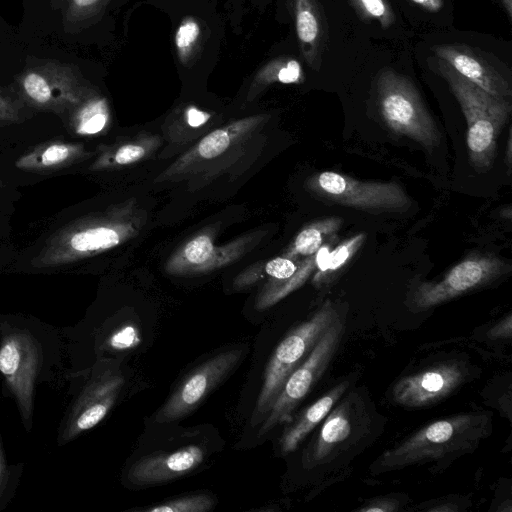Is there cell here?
<instances>
[{
	"label": "cell",
	"instance_id": "obj_1",
	"mask_svg": "<svg viewBox=\"0 0 512 512\" xmlns=\"http://www.w3.org/2000/svg\"><path fill=\"white\" fill-rule=\"evenodd\" d=\"M492 431V414L462 412L433 421L385 450L373 462V473L412 465L445 464L472 453Z\"/></svg>",
	"mask_w": 512,
	"mask_h": 512
},
{
	"label": "cell",
	"instance_id": "obj_2",
	"mask_svg": "<svg viewBox=\"0 0 512 512\" xmlns=\"http://www.w3.org/2000/svg\"><path fill=\"white\" fill-rule=\"evenodd\" d=\"M366 392L348 389L321 422L318 432L303 453L306 469L335 468L360 453L383 426Z\"/></svg>",
	"mask_w": 512,
	"mask_h": 512
},
{
	"label": "cell",
	"instance_id": "obj_3",
	"mask_svg": "<svg viewBox=\"0 0 512 512\" xmlns=\"http://www.w3.org/2000/svg\"><path fill=\"white\" fill-rule=\"evenodd\" d=\"M449 85L467 121V146L471 165L479 172L494 162L498 135L511 113L508 98L494 96L462 77L446 62H434Z\"/></svg>",
	"mask_w": 512,
	"mask_h": 512
},
{
	"label": "cell",
	"instance_id": "obj_4",
	"mask_svg": "<svg viewBox=\"0 0 512 512\" xmlns=\"http://www.w3.org/2000/svg\"><path fill=\"white\" fill-rule=\"evenodd\" d=\"M339 317L330 300L311 318L293 329L276 347L264 373V381L252 415V425L262 422L288 376L309 355L316 343Z\"/></svg>",
	"mask_w": 512,
	"mask_h": 512
},
{
	"label": "cell",
	"instance_id": "obj_5",
	"mask_svg": "<svg viewBox=\"0 0 512 512\" xmlns=\"http://www.w3.org/2000/svg\"><path fill=\"white\" fill-rule=\"evenodd\" d=\"M16 85L24 102L56 113L76 110L93 92L75 65L50 59L28 64Z\"/></svg>",
	"mask_w": 512,
	"mask_h": 512
},
{
	"label": "cell",
	"instance_id": "obj_6",
	"mask_svg": "<svg viewBox=\"0 0 512 512\" xmlns=\"http://www.w3.org/2000/svg\"><path fill=\"white\" fill-rule=\"evenodd\" d=\"M378 103L386 125L431 148L438 143L436 125L413 83L392 69H384L377 78Z\"/></svg>",
	"mask_w": 512,
	"mask_h": 512
},
{
	"label": "cell",
	"instance_id": "obj_7",
	"mask_svg": "<svg viewBox=\"0 0 512 512\" xmlns=\"http://www.w3.org/2000/svg\"><path fill=\"white\" fill-rule=\"evenodd\" d=\"M345 330L339 316L325 331L306 359L288 376L265 418L259 436L292 420V413L326 372Z\"/></svg>",
	"mask_w": 512,
	"mask_h": 512
},
{
	"label": "cell",
	"instance_id": "obj_8",
	"mask_svg": "<svg viewBox=\"0 0 512 512\" xmlns=\"http://www.w3.org/2000/svg\"><path fill=\"white\" fill-rule=\"evenodd\" d=\"M508 270V264L494 256L466 258L442 279L420 283L411 295L410 309L414 312L429 310L491 283Z\"/></svg>",
	"mask_w": 512,
	"mask_h": 512
},
{
	"label": "cell",
	"instance_id": "obj_9",
	"mask_svg": "<svg viewBox=\"0 0 512 512\" xmlns=\"http://www.w3.org/2000/svg\"><path fill=\"white\" fill-rule=\"evenodd\" d=\"M471 376L472 368L464 359L437 361L399 378L392 387L391 399L405 408L428 407L451 396Z\"/></svg>",
	"mask_w": 512,
	"mask_h": 512
},
{
	"label": "cell",
	"instance_id": "obj_10",
	"mask_svg": "<svg viewBox=\"0 0 512 512\" xmlns=\"http://www.w3.org/2000/svg\"><path fill=\"white\" fill-rule=\"evenodd\" d=\"M314 189L331 202L368 210H399L410 199L395 182L360 181L349 176L324 171L314 178Z\"/></svg>",
	"mask_w": 512,
	"mask_h": 512
},
{
	"label": "cell",
	"instance_id": "obj_11",
	"mask_svg": "<svg viewBox=\"0 0 512 512\" xmlns=\"http://www.w3.org/2000/svg\"><path fill=\"white\" fill-rule=\"evenodd\" d=\"M242 356V349H232L218 353L200 364L178 385L154 415V420L157 423H168L191 413L236 368Z\"/></svg>",
	"mask_w": 512,
	"mask_h": 512
},
{
	"label": "cell",
	"instance_id": "obj_12",
	"mask_svg": "<svg viewBox=\"0 0 512 512\" xmlns=\"http://www.w3.org/2000/svg\"><path fill=\"white\" fill-rule=\"evenodd\" d=\"M431 50L438 59L486 92L498 97H511L508 80L480 52L465 44L434 45Z\"/></svg>",
	"mask_w": 512,
	"mask_h": 512
},
{
	"label": "cell",
	"instance_id": "obj_13",
	"mask_svg": "<svg viewBox=\"0 0 512 512\" xmlns=\"http://www.w3.org/2000/svg\"><path fill=\"white\" fill-rule=\"evenodd\" d=\"M204 450L189 445L172 452L149 455L136 462L128 478L135 484H154L168 481L197 468L204 460Z\"/></svg>",
	"mask_w": 512,
	"mask_h": 512
},
{
	"label": "cell",
	"instance_id": "obj_14",
	"mask_svg": "<svg viewBox=\"0 0 512 512\" xmlns=\"http://www.w3.org/2000/svg\"><path fill=\"white\" fill-rule=\"evenodd\" d=\"M299 49L306 64L315 71L321 68L328 42V27L318 0H291Z\"/></svg>",
	"mask_w": 512,
	"mask_h": 512
},
{
	"label": "cell",
	"instance_id": "obj_15",
	"mask_svg": "<svg viewBox=\"0 0 512 512\" xmlns=\"http://www.w3.org/2000/svg\"><path fill=\"white\" fill-rule=\"evenodd\" d=\"M349 388V380L341 381L302 410L293 421H289L280 438L281 452L288 454L295 451L306 436L324 420Z\"/></svg>",
	"mask_w": 512,
	"mask_h": 512
},
{
	"label": "cell",
	"instance_id": "obj_16",
	"mask_svg": "<svg viewBox=\"0 0 512 512\" xmlns=\"http://www.w3.org/2000/svg\"><path fill=\"white\" fill-rule=\"evenodd\" d=\"M79 152L73 144L55 142L37 148L19 158L16 166L22 170L47 171L68 164Z\"/></svg>",
	"mask_w": 512,
	"mask_h": 512
},
{
	"label": "cell",
	"instance_id": "obj_17",
	"mask_svg": "<svg viewBox=\"0 0 512 512\" xmlns=\"http://www.w3.org/2000/svg\"><path fill=\"white\" fill-rule=\"evenodd\" d=\"M119 242V236L116 231L108 227H95L80 230L69 237L66 236L58 252L57 260L64 261L70 254H79L107 249L115 246Z\"/></svg>",
	"mask_w": 512,
	"mask_h": 512
},
{
	"label": "cell",
	"instance_id": "obj_18",
	"mask_svg": "<svg viewBox=\"0 0 512 512\" xmlns=\"http://www.w3.org/2000/svg\"><path fill=\"white\" fill-rule=\"evenodd\" d=\"M109 0H52L60 11L63 27L67 32L81 30L97 21Z\"/></svg>",
	"mask_w": 512,
	"mask_h": 512
},
{
	"label": "cell",
	"instance_id": "obj_19",
	"mask_svg": "<svg viewBox=\"0 0 512 512\" xmlns=\"http://www.w3.org/2000/svg\"><path fill=\"white\" fill-rule=\"evenodd\" d=\"M203 29L199 20L193 16L185 17L178 26L174 44L179 61L191 66L200 53L203 43Z\"/></svg>",
	"mask_w": 512,
	"mask_h": 512
},
{
	"label": "cell",
	"instance_id": "obj_20",
	"mask_svg": "<svg viewBox=\"0 0 512 512\" xmlns=\"http://www.w3.org/2000/svg\"><path fill=\"white\" fill-rule=\"evenodd\" d=\"M342 219L324 218L304 228L295 238L294 252L302 256L314 254L330 237L340 229Z\"/></svg>",
	"mask_w": 512,
	"mask_h": 512
},
{
	"label": "cell",
	"instance_id": "obj_21",
	"mask_svg": "<svg viewBox=\"0 0 512 512\" xmlns=\"http://www.w3.org/2000/svg\"><path fill=\"white\" fill-rule=\"evenodd\" d=\"M305 79L300 62L290 56H280L265 64L255 77V85H267L272 82L298 84Z\"/></svg>",
	"mask_w": 512,
	"mask_h": 512
},
{
	"label": "cell",
	"instance_id": "obj_22",
	"mask_svg": "<svg viewBox=\"0 0 512 512\" xmlns=\"http://www.w3.org/2000/svg\"><path fill=\"white\" fill-rule=\"evenodd\" d=\"M365 239L364 233H358L330 250L318 267L314 282L320 284L333 277L355 255Z\"/></svg>",
	"mask_w": 512,
	"mask_h": 512
},
{
	"label": "cell",
	"instance_id": "obj_23",
	"mask_svg": "<svg viewBox=\"0 0 512 512\" xmlns=\"http://www.w3.org/2000/svg\"><path fill=\"white\" fill-rule=\"evenodd\" d=\"M75 116V128L79 134H95L101 131L107 121L105 104L102 100L88 99L79 107Z\"/></svg>",
	"mask_w": 512,
	"mask_h": 512
},
{
	"label": "cell",
	"instance_id": "obj_24",
	"mask_svg": "<svg viewBox=\"0 0 512 512\" xmlns=\"http://www.w3.org/2000/svg\"><path fill=\"white\" fill-rule=\"evenodd\" d=\"M357 15L365 21H376L383 29L395 22V13L388 0H349Z\"/></svg>",
	"mask_w": 512,
	"mask_h": 512
},
{
	"label": "cell",
	"instance_id": "obj_25",
	"mask_svg": "<svg viewBox=\"0 0 512 512\" xmlns=\"http://www.w3.org/2000/svg\"><path fill=\"white\" fill-rule=\"evenodd\" d=\"M214 506V500L207 494H191L141 509L147 512H206Z\"/></svg>",
	"mask_w": 512,
	"mask_h": 512
},
{
	"label": "cell",
	"instance_id": "obj_26",
	"mask_svg": "<svg viewBox=\"0 0 512 512\" xmlns=\"http://www.w3.org/2000/svg\"><path fill=\"white\" fill-rule=\"evenodd\" d=\"M229 143V135L226 131L215 130L201 140L198 151L203 158H214L222 154L228 148Z\"/></svg>",
	"mask_w": 512,
	"mask_h": 512
},
{
	"label": "cell",
	"instance_id": "obj_27",
	"mask_svg": "<svg viewBox=\"0 0 512 512\" xmlns=\"http://www.w3.org/2000/svg\"><path fill=\"white\" fill-rule=\"evenodd\" d=\"M113 402H98L88 405L76 421L79 430H87L98 424L107 414Z\"/></svg>",
	"mask_w": 512,
	"mask_h": 512
},
{
	"label": "cell",
	"instance_id": "obj_28",
	"mask_svg": "<svg viewBox=\"0 0 512 512\" xmlns=\"http://www.w3.org/2000/svg\"><path fill=\"white\" fill-rule=\"evenodd\" d=\"M213 245L207 236H198L190 241L185 248V255L191 263L205 262L211 255Z\"/></svg>",
	"mask_w": 512,
	"mask_h": 512
},
{
	"label": "cell",
	"instance_id": "obj_29",
	"mask_svg": "<svg viewBox=\"0 0 512 512\" xmlns=\"http://www.w3.org/2000/svg\"><path fill=\"white\" fill-rule=\"evenodd\" d=\"M24 105L21 97L14 98L10 95L0 94V124L15 122Z\"/></svg>",
	"mask_w": 512,
	"mask_h": 512
},
{
	"label": "cell",
	"instance_id": "obj_30",
	"mask_svg": "<svg viewBox=\"0 0 512 512\" xmlns=\"http://www.w3.org/2000/svg\"><path fill=\"white\" fill-rule=\"evenodd\" d=\"M20 363V353L13 342H8L0 349V371L5 375H13Z\"/></svg>",
	"mask_w": 512,
	"mask_h": 512
},
{
	"label": "cell",
	"instance_id": "obj_31",
	"mask_svg": "<svg viewBox=\"0 0 512 512\" xmlns=\"http://www.w3.org/2000/svg\"><path fill=\"white\" fill-rule=\"evenodd\" d=\"M265 269L270 276L285 280L291 278L298 270V267L290 259L278 257L269 261Z\"/></svg>",
	"mask_w": 512,
	"mask_h": 512
},
{
	"label": "cell",
	"instance_id": "obj_32",
	"mask_svg": "<svg viewBox=\"0 0 512 512\" xmlns=\"http://www.w3.org/2000/svg\"><path fill=\"white\" fill-rule=\"evenodd\" d=\"M401 506L399 497L383 496L370 499L362 507L358 508L361 512H394Z\"/></svg>",
	"mask_w": 512,
	"mask_h": 512
},
{
	"label": "cell",
	"instance_id": "obj_33",
	"mask_svg": "<svg viewBox=\"0 0 512 512\" xmlns=\"http://www.w3.org/2000/svg\"><path fill=\"white\" fill-rule=\"evenodd\" d=\"M512 336V315L508 313L499 320L487 333V337L492 340H510Z\"/></svg>",
	"mask_w": 512,
	"mask_h": 512
},
{
	"label": "cell",
	"instance_id": "obj_34",
	"mask_svg": "<svg viewBox=\"0 0 512 512\" xmlns=\"http://www.w3.org/2000/svg\"><path fill=\"white\" fill-rule=\"evenodd\" d=\"M465 509L464 498L460 497H450L446 499H439L437 502H434L430 507L425 508L427 511H435V512H451V511H461Z\"/></svg>",
	"mask_w": 512,
	"mask_h": 512
},
{
	"label": "cell",
	"instance_id": "obj_35",
	"mask_svg": "<svg viewBox=\"0 0 512 512\" xmlns=\"http://www.w3.org/2000/svg\"><path fill=\"white\" fill-rule=\"evenodd\" d=\"M144 155V149L137 145L122 146L115 155L118 164H128L140 159Z\"/></svg>",
	"mask_w": 512,
	"mask_h": 512
},
{
	"label": "cell",
	"instance_id": "obj_36",
	"mask_svg": "<svg viewBox=\"0 0 512 512\" xmlns=\"http://www.w3.org/2000/svg\"><path fill=\"white\" fill-rule=\"evenodd\" d=\"M209 114L202 112L196 108H190L187 112L188 124L192 127H198L209 119Z\"/></svg>",
	"mask_w": 512,
	"mask_h": 512
},
{
	"label": "cell",
	"instance_id": "obj_37",
	"mask_svg": "<svg viewBox=\"0 0 512 512\" xmlns=\"http://www.w3.org/2000/svg\"><path fill=\"white\" fill-rule=\"evenodd\" d=\"M410 1L431 13L439 12L444 5V0H410Z\"/></svg>",
	"mask_w": 512,
	"mask_h": 512
},
{
	"label": "cell",
	"instance_id": "obj_38",
	"mask_svg": "<svg viewBox=\"0 0 512 512\" xmlns=\"http://www.w3.org/2000/svg\"><path fill=\"white\" fill-rule=\"evenodd\" d=\"M502 7L504 8L507 17L511 19L512 16V0H499Z\"/></svg>",
	"mask_w": 512,
	"mask_h": 512
},
{
	"label": "cell",
	"instance_id": "obj_39",
	"mask_svg": "<svg viewBox=\"0 0 512 512\" xmlns=\"http://www.w3.org/2000/svg\"><path fill=\"white\" fill-rule=\"evenodd\" d=\"M507 165L508 167L511 165V132H509L507 144Z\"/></svg>",
	"mask_w": 512,
	"mask_h": 512
},
{
	"label": "cell",
	"instance_id": "obj_40",
	"mask_svg": "<svg viewBox=\"0 0 512 512\" xmlns=\"http://www.w3.org/2000/svg\"><path fill=\"white\" fill-rule=\"evenodd\" d=\"M0 187H1V184H0Z\"/></svg>",
	"mask_w": 512,
	"mask_h": 512
}]
</instances>
